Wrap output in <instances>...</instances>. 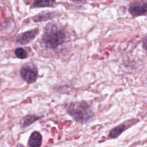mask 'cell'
<instances>
[{"mask_svg":"<svg viewBox=\"0 0 147 147\" xmlns=\"http://www.w3.org/2000/svg\"><path fill=\"white\" fill-rule=\"evenodd\" d=\"M66 38L65 30L61 25L55 22H50L44 29L41 41L45 48L56 49L65 41Z\"/></svg>","mask_w":147,"mask_h":147,"instance_id":"1","label":"cell"},{"mask_svg":"<svg viewBox=\"0 0 147 147\" xmlns=\"http://www.w3.org/2000/svg\"><path fill=\"white\" fill-rule=\"evenodd\" d=\"M67 113L76 122L80 123H86L95 117L90 105L84 101L71 102L65 107Z\"/></svg>","mask_w":147,"mask_h":147,"instance_id":"2","label":"cell"},{"mask_svg":"<svg viewBox=\"0 0 147 147\" xmlns=\"http://www.w3.org/2000/svg\"><path fill=\"white\" fill-rule=\"evenodd\" d=\"M20 74L22 79L28 84L34 83L38 76L37 66L34 63L29 62L22 65Z\"/></svg>","mask_w":147,"mask_h":147,"instance_id":"3","label":"cell"},{"mask_svg":"<svg viewBox=\"0 0 147 147\" xmlns=\"http://www.w3.org/2000/svg\"><path fill=\"white\" fill-rule=\"evenodd\" d=\"M128 11L133 17L147 15V0H141L130 3Z\"/></svg>","mask_w":147,"mask_h":147,"instance_id":"4","label":"cell"},{"mask_svg":"<svg viewBox=\"0 0 147 147\" xmlns=\"http://www.w3.org/2000/svg\"><path fill=\"white\" fill-rule=\"evenodd\" d=\"M39 33L38 28H34L19 34L17 38V42L21 45H26L33 41Z\"/></svg>","mask_w":147,"mask_h":147,"instance_id":"5","label":"cell"},{"mask_svg":"<svg viewBox=\"0 0 147 147\" xmlns=\"http://www.w3.org/2000/svg\"><path fill=\"white\" fill-rule=\"evenodd\" d=\"M60 15V13L54 11H42L32 17V20L34 22L46 21L56 18Z\"/></svg>","mask_w":147,"mask_h":147,"instance_id":"6","label":"cell"},{"mask_svg":"<svg viewBox=\"0 0 147 147\" xmlns=\"http://www.w3.org/2000/svg\"><path fill=\"white\" fill-rule=\"evenodd\" d=\"M42 142V136L41 133L37 131H34L28 138V145L29 147H41Z\"/></svg>","mask_w":147,"mask_h":147,"instance_id":"7","label":"cell"},{"mask_svg":"<svg viewBox=\"0 0 147 147\" xmlns=\"http://www.w3.org/2000/svg\"><path fill=\"white\" fill-rule=\"evenodd\" d=\"M42 117L36 114H28L23 117L20 121V125L22 129H25L34 123L36 121L41 119Z\"/></svg>","mask_w":147,"mask_h":147,"instance_id":"8","label":"cell"},{"mask_svg":"<svg viewBox=\"0 0 147 147\" xmlns=\"http://www.w3.org/2000/svg\"><path fill=\"white\" fill-rule=\"evenodd\" d=\"M129 126L124 123H122L119 125L113 128L108 134V138L110 139H114L118 138L121 134L123 133L126 130L128 129Z\"/></svg>","mask_w":147,"mask_h":147,"instance_id":"9","label":"cell"},{"mask_svg":"<svg viewBox=\"0 0 147 147\" xmlns=\"http://www.w3.org/2000/svg\"><path fill=\"white\" fill-rule=\"evenodd\" d=\"M55 3L56 0H33L31 8L52 7Z\"/></svg>","mask_w":147,"mask_h":147,"instance_id":"10","label":"cell"},{"mask_svg":"<svg viewBox=\"0 0 147 147\" xmlns=\"http://www.w3.org/2000/svg\"><path fill=\"white\" fill-rule=\"evenodd\" d=\"M14 54L17 58L20 59H25L28 56L26 51L22 47H18L16 48L14 51Z\"/></svg>","mask_w":147,"mask_h":147,"instance_id":"11","label":"cell"},{"mask_svg":"<svg viewBox=\"0 0 147 147\" xmlns=\"http://www.w3.org/2000/svg\"><path fill=\"white\" fill-rule=\"evenodd\" d=\"M18 147H25V146H24L22 144H18Z\"/></svg>","mask_w":147,"mask_h":147,"instance_id":"12","label":"cell"},{"mask_svg":"<svg viewBox=\"0 0 147 147\" xmlns=\"http://www.w3.org/2000/svg\"><path fill=\"white\" fill-rule=\"evenodd\" d=\"M2 79L0 78V85L2 84Z\"/></svg>","mask_w":147,"mask_h":147,"instance_id":"13","label":"cell"},{"mask_svg":"<svg viewBox=\"0 0 147 147\" xmlns=\"http://www.w3.org/2000/svg\"><path fill=\"white\" fill-rule=\"evenodd\" d=\"M146 34H147V33H146Z\"/></svg>","mask_w":147,"mask_h":147,"instance_id":"14","label":"cell"}]
</instances>
